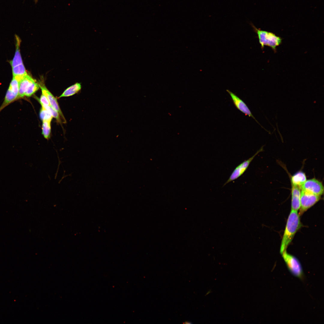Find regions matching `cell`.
I'll use <instances>...</instances> for the list:
<instances>
[{
    "label": "cell",
    "mask_w": 324,
    "mask_h": 324,
    "mask_svg": "<svg viewBox=\"0 0 324 324\" xmlns=\"http://www.w3.org/2000/svg\"><path fill=\"white\" fill-rule=\"evenodd\" d=\"M301 226L299 215L297 211L291 210L281 241L280 250L281 254L286 250L295 233Z\"/></svg>",
    "instance_id": "cell-1"
},
{
    "label": "cell",
    "mask_w": 324,
    "mask_h": 324,
    "mask_svg": "<svg viewBox=\"0 0 324 324\" xmlns=\"http://www.w3.org/2000/svg\"><path fill=\"white\" fill-rule=\"evenodd\" d=\"M250 24L254 31L257 34L261 49H263L265 46H268L276 52V47L281 44L282 38L272 32L258 28L252 23Z\"/></svg>",
    "instance_id": "cell-2"
},
{
    "label": "cell",
    "mask_w": 324,
    "mask_h": 324,
    "mask_svg": "<svg viewBox=\"0 0 324 324\" xmlns=\"http://www.w3.org/2000/svg\"><path fill=\"white\" fill-rule=\"evenodd\" d=\"M286 266L291 273L293 276L302 280L304 274L302 265L295 256L288 253L286 250L281 254Z\"/></svg>",
    "instance_id": "cell-3"
},
{
    "label": "cell",
    "mask_w": 324,
    "mask_h": 324,
    "mask_svg": "<svg viewBox=\"0 0 324 324\" xmlns=\"http://www.w3.org/2000/svg\"><path fill=\"white\" fill-rule=\"evenodd\" d=\"M19 82L16 78L13 77L4 101L0 106V112L10 104L18 99Z\"/></svg>",
    "instance_id": "cell-4"
},
{
    "label": "cell",
    "mask_w": 324,
    "mask_h": 324,
    "mask_svg": "<svg viewBox=\"0 0 324 324\" xmlns=\"http://www.w3.org/2000/svg\"><path fill=\"white\" fill-rule=\"evenodd\" d=\"M321 196L301 190L299 214H302L308 209L316 203Z\"/></svg>",
    "instance_id": "cell-5"
},
{
    "label": "cell",
    "mask_w": 324,
    "mask_h": 324,
    "mask_svg": "<svg viewBox=\"0 0 324 324\" xmlns=\"http://www.w3.org/2000/svg\"><path fill=\"white\" fill-rule=\"evenodd\" d=\"M263 150V146L261 147L255 154L248 160H244L238 165L234 170L229 179L224 184L223 186L228 183L236 179L241 176L246 171L251 162L254 157L260 152Z\"/></svg>",
    "instance_id": "cell-6"
},
{
    "label": "cell",
    "mask_w": 324,
    "mask_h": 324,
    "mask_svg": "<svg viewBox=\"0 0 324 324\" xmlns=\"http://www.w3.org/2000/svg\"><path fill=\"white\" fill-rule=\"evenodd\" d=\"M301 190L321 196L324 193V186L319 180L313 178L308 180L302 186Z\"/></svg>",
    "instance_id": "cell-7"
},
{
    "label": "cell",
    "mask_w": 324,
    "mask_h": 324,
    "mask_svg": "<svg viewBox=\"0 0 324 324\" xmlns=\"http://www.w3.org/2000/svg\"><path fill=\"white\" fill-rule=\"evenodd\" d=\"M226 91L230 95L233 104L237 109L244 113L246 116H248L249 117L252 118L262 128L268 132V131L265 129L256 120L247 105L243 100L229 90H226Z\"/></svg>",
    "instance_id": "cell-8"
},
{
    "label": "cell",
    "mask_w": 324,
    "mask_h": 324,
    "mask_svg": "<svg viewBox=\"0 0 324 324\" xmlns=\"http://www.w3.org/2000/svg\"><path fill=\"white\" fill-rule=\"evenodd\" d=\"M39 84L42 94H44L47 98L51 106L58 112L60 116L65 121L64 117L59 106L57 98L53 96L44 85L41 84V83Z\"/></svg>",
    "instance_id": "cell-9"
},
{
    "label": "cell",
    "mask_w": 324,
    "mask_h": 324,
    "mask_svg": "<svg viewBox=\"0 0 324 324\" xmlns=\"http://www.w3.org/2000/svg\"><path fill=\"white\" fill-rule=\"evenodd\" d=\"M291 210L298 211L300 207L301 188L291 185Z\"/></svg>",
    "instance_id": "cell-10"
},
{
    "label": "cell",
    "mask_w": 324,
    "mask_h": 324,
    "mask_svg": "<svg viewBox=\"0 0 324 324\" xmlns=\"http://www.w3.org/2000/svg\"><path fill=\"white\" fill-rule=\"evenodd\" d=\"M35 80L28 74L25 76L19 82L18 99L24 97L25 94L31 85Z\"/></svg>",
    "instance_id": "cell-11"
},
{
    "label": "cell",
    "mask_w": 324,
    "mask_h": 324,
    "mask_svg": "<svg viewBox=\"0 0 324 324\" xmlns=\"http://www.w3.org/2000/svg\"><path fill=\"white\" fill-rule=\"evenodd\" d=\"M306 180L307 177L305 173L301 171L295 173L290 178L291 185L300 188Z\"/></svg>",
    "instance_id": "cell-12"
},
{
    "label": "cell",
    "mask_w": 324,
    "mask_h": 324,
    "mask_svg": "<svg viewBox=\"0 0 324 324\" xmlns=\"http://www.w3.org/2000/svg\"><path fill=\"white\" fill-rule=\"evenodd\" d=\"M16 52L13 59L10 62L12 68L23 63L20 50L21 40L17 36H16Z\"/></svg>",
    "instance_id": "cell-13"
},
{
    "label": "cell",
    "mask_w": 324,
    "mask_h": 324,
    "mask_svg": "<svg viewBox=\"0 0 324 324\" xmlns=\"http://www.w3.org/2000/svg\"><path fill=\"white\" fill-rule=\"evenodd\" d=\"M13 77L19 81L24 76L28 74L23 63L12 68Z\"/></svg>",
    "instance_id": "cell-14"
},
{
    "label": "cell",
    "mask_w": 324,
    "mask_h": 324,
    "mask_svg": "<svg viewBox=\"0 0 324 324\" xmlns=\"http://www.w3.org/2000/svg\"><path fill=\"white\" fill-rule=\"evenodd\" d=\"M81 88L80 83H76L66 89L58 98L65 97L74 95L78 92Z\"/></svg>",
    "instance_id": "cell-15"
},
{
    "label": "cell",
    "mask_w": 324,
    "mask_h": 324,
    "mask_svg": "<svg viewBox=\"0 0 324 324\" xmlns=\"http://www.w3.org/2000/svg\"><path fill=\"white\" fill-rule=\"evenodd\" d=\"M51 121L52 120H42V133L44 138L47 140L49 139L50 137Z\"/></svg>",
    "instance_id": "cell-16"
},
{
    "label": "cell",
    "mask_w": 324,
    "mask_h": 324,
    "mask_svg": "<svg viewBox=\"0 0 324 324\" xmlns=\"http://www.w3.org/2000/svg\"><path fill=\"white\" fill-rule=\"evenodd\" d=\"M39 88V84L35 80L29 87L25 94L24 97L31 96L36 92Z\"/></svg>",
    "instance_id": "cell-17"
},
{
    "label": "cell",
    "mask_w": 324,
    "mask_h": 324,
    "mask_svg": "<svg viewBox=\"0 0 324 324\" xmlns=\"http://www.w3.org/2000/svg\"><path fill=\"white\" fill-rule=\"evenodd\" d=\"M40 116L42 120H52L53 117L50 112L46 109L41 106Z\"/></svg>",
    "instance_id": "cell-18"
},
{
    "label": "cell",
    "mask_w": 324,
    "mask_h": 324,
    "mask_svg": "<svg viewBox=\"0 0 324 324\" xmlns=\"http://www.w3.org/2000/svg\"><path fill=\"white\" fill-rule=\"evenodd\" d=\"M40 104L41 106L46 109L50 112L53 118H56L57 121L60 122V115L58 112L53 109L51 106H45L42 104Z\"/></svg>",
    "instance_id": "cell-19"
},
{
    "label": "cell",
    "mask_w": 324,
    "mask_h": 324,
    "mask_svg": "<svg viewBox=\"0 0 324 324\" xmlns=\"http://www.w3.org/2000/svg\"><path fill=\"white\" fill-rule=\"evenodd\" d=\"M39 101L40 104H42L45 106H51L49 100L44 94H42L39 99Z\"/></svg>",
    "instance_id": "cell-20"
},
{
    "label": "cell",
    "mask_w": 324,
    "mask_h": 324,
    "mask_svg": "<svg viewBox=\"0 0 324 324\" xmlns=\"http://www.w3.org/2000/svg\"><path fill=\"white\" fill-rule=\"evenodd\" d=\"M184 323L187 324H192V322H189V321H185Z\"/></svg>",
    "instance_id": "cell-21"
}]
</instances>
